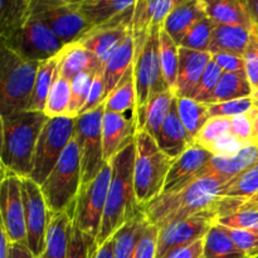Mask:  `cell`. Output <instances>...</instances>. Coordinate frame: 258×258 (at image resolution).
Returning a JSON list of instances; mask_svg holds the SVG:
<instances>
[{"label":"cell","instance_id":"31","mask_svg":"<svg viewBox=\"0 0 258 258\" xmlns=\"http://www.w3.org/2000/svg\"><path fill=\"white\" fill-rule=\"evenodd\" d=\"M204 258H247L236 246L223 226L216 223L204 237Z\"/></svg>","mask_w":258,"mask_h":258},{"label":"cell","instance_id":"30","mask_svg":"<svg viewBox=\"0 0 258 258\" xmlns=\"http://www.w3.org/2000/svg\"><path fill=\"white\" fill-rule=\"evenodd\" d=\"M258 161V146L247 145L232 158H217L212 159L208 169L213 173L218 174L222 178L231 180L234 176L243 173L246 169L256 164Z\"/></svg>","mask_w":258,"mask_h":258},{"label":"cell","instance_id":"5","mask_svg":"<svg viewBox=\"0 0 258 258\" xmlns=\"http://www.w3.org/2000/svg\"><path fill=\"white\" fill-rule=\"evenodd\" d=\"M135 144V193L138 203L144 208L163 193L174 159L166 155L146 131L136 133Z\"/></svg>","mask_w":258,"mask_h":258},{"label":"cell","instance_id":"22","mask_svg":"<svg viewBox=\"0 0 258 258\" xmlns=\"http://www.w3.org/2000/svg\"><path fill=\"white\" fill-rule=\"evenodd\" d=\"M73 219L68 212H49L44 252L38 258H66L72 233Z\"/></svg>","mask_w":258,"mask_h":258},{"label":"cell","instance_id":"15","mask_svg":"<svg viewBox=\"0 0 258 258\" xmlns=\"http://www.w3.org/2000/svg\"><path fill=\"white\" fill-rule=\"evenodd\" d=\"M0 212L2 227L7 232L10 242L27 244L22 178L5 168H3L0 188Z\"/></svg>","mask_w":258,"mask_h":258},{"label":"cell","instance_id":"7","mask_svg":"<svg viewBox=\"0 0 258 258\" xmlns=\"http://www.w3.org/2000/svg\"><path fill=\"white\" fill-rule=\"evenodd\" d=\"M76 117L60 116L47 121L40 133L33 159L30 179L42 185L75 136Z\"/></svg>","mask_w":258,"mask_h":258},{"label":"cell","instance_id":"20","mask_svg":"<svg viewBox=\"0 0 258 258\" xmlns=\"http://www.w3.org/2000/svg\"><path fill=\"white\" fill-rule=\"evenodd\" d=\"M102 64L97 55L81 43L75 42L64 45L58 54L57 71L62 77L72 82L80 73L96 72Z\"/></svg>","mask_w":258,"mask_h":258},{"label":"cell","instance_id":"25","mask_svg":"<svg viewBox=\"0 0 258 258\" xmlns=\"http://www.w3.org/2000/svg\"><path fill=\"white\" fill-rule=\"evenodd\" d=\"M252 32L241 27L217 24L212 35L209 53H226L237 57H243L247 49Z\"/></svg>","mask_w":258,"mask_h":258},{"label":"cell","instance_id":"10","mask_svg":"<svg viewBox=\"0 0 258 258\" xmlns=\"http://www.w3.org/2000/svg\"><path fill=\"white\" fill-rule=\"evenodd\" d=\"M105 103L91 112L76 117L75 138L80 146L82 185L92 181L105 165L102 145V120Z\"/></svg>","mask_w":258,"mask_h":258},{"label":"cell","instance_id":"41","mask_svg":"<svg viewBox=\"0 0 258 258\" xmlns=\"http://www.w3.org/2000/svg\"><path fill=\"white\" fill-rule=\"evenodd\" d=\"M216 25V23L206 15L191 27L179 47L198 52H209V45Z\"/></svg>","mask_w":258,"mask_h":258},{"label":"cell","instance_id":"11","mask_svg":"<svg viewBox=\"0 0 258 258\" xmlns=\"http://www.w3.org/2000/svg\"><path fill=\"white\" fill-rule=\"evenodd\" d=\"M81 2L68 0H33V15L52 29L64 45L77 42L91 27L80 9Z\"/></svg>","mask_w":258,"mask_h":258},{"label":"cell","instance_id":"54","mask_svg":"<svg viewBox=\"0 0 258 258\" xmlns=\"http://www.w3.org/2000/svg\"><path fill=\"white\" fill-rule=\"evenodd\" d=\"M183 0H159L158 8L155 10V14H154L153 23L151 25H155V27H164V23H165L168 15L178 7Z\"/></svg>","mask_w":258,"mask_h":258},{"label":"cell","instance_id":"32","mask_svg":"<svg viewBox=\"0 0 258 258\" xmlns=\"http://www.w3.org/2000/svg\"><path fill=\"white\" fill-rule=\"evenodd\" d=\"M159 0H138L133 15V35L135 43L134 63L141 54L151 32V23L158 8Z\"/></svg>","mask_w":258,"mask_h":258},{"label":"cell","instance_id":"55","mask_svg":"<svg viewBox=\"0 0 258 258\" xmlns=\"http://www.w3.org/2000/svg\"><path fill=\"white\" fill-rule=\"evenodd\" d=\"M87 258H115L112 237L108 241H106L103 244H101V246H98L96 242L91 243Z\"/></svg>","mask_w":258,"mask_h":258},{"label":"cell","instance_id":"9","mask_svg":"<svg viewBox=\"0 0 258 258\" xmlns=\"http://www.w3.org/2000/svg\"><path fill=\"white\" fill-rule=\"evenodd\" d=\"M163 27L151 25L144 49L134 63L136 87V117L143 113L151 95L169 90L160 66V32Z\"/></svg>","mask_w":258,"mask_h":258},{"label":"cell","instance_id":"26","mask_svg":"<svg viewBox=\"0 0 258 258\" xmlns=\"http://www.w3.org/2000/svg\"><path fill=\"white\" fill-rule=\"evenodd\" d=\"M174 98L175 95L171 91L151 95L143 113L138 117V131H146L156 139L164 121L168 117Z\"/></svg>","mask_w":258,"mask_h":258},{"label":"cell","instance_id":"36","mask_svg":"<svg viewBox=\"0 0 258 258\" xmlns=\"http://www.w3.org/2000/svg\"><path fill=\"white\" fill-rule=\"evenodd\" d=\"M258 194V161L228 181L222 191V198L246 203Z\"/></svg>","mask_w":258,"mask_h":258},{"label":"cell","instance_id":"28","mask_svg":"<svg viewBox=\"0 0 258 258\" xmlns=\"http://www.w3.org/2000/svg\"><path fill=\"white\" fill-rule=\"evenodd\" d=\"M33 15V0H0V42L12 38Z\"/></svg>","mask_w":258,"mask_h":258},{"label":"cell","instance_id":"1","mask_svg":"<svg viewBox=\"0 0 258 258\" xmlns=\"http://www.w3.org/2000/svg\"><path fill=\"white\" fill-rule=\"evenodd\" d=\"M228 181L207 168L203 175L179 190L161 193L143 211L149 222L158 228L206 212L217 213L222 191Z\"/></svg>","mask_w":258,"mask_h":258},{"label":"cell","instance_id":"63","mask_svg":"<svg viewBox=\"0 0 258 258\" xmlns=\"http://www.w3.org/2000/svg\"><path fill=\"white\" fill-rule=\"evenodd\" d=\"M256 258H258V257H256Z\"/></svg>","mask_w":258,"mask_h":258},{"label":"cell","instance_id":"49","mask_svg":"<svg viewBox=\"0 0 258 258\" xmlns=\"http://www.w3.org/2000/svg\"><path fill=\"white\" fill-rule=\"evenodd\" d=\"M244 146L247 145H244L236 136L229 133L214 141L211 146L207 148V150L217 158H232V156L237 155Z\"/></svg>","mask_w":258,"mask_h":258},{"label":"cell","instance_id":"48","mask_svg":"<svg viewBox=\"0 0 258 258\" xmlns=\"http://www.w3.org/2000/svg\"><path fill=\"white\" fill-rule=\"evenodd\" d=\"M246 63V73L248 77V82L251 85L252 91H258V33L252 32L247 49L243 55ZM252 93V95H253Z\"/></svg>","mask_w":258,"mask_h":258},{"label":"cell","instance_id":"4","mask_svg":"<svg viewBox=\"0 0 258 258\" xmlns=\"http://www.w3.org/2000/svg\"><path fill=\"white\" fill-rule=\"evenodd\" d=\"M39 66L0 44V115L29 111Z\"/></svg>","mask_w":258,"mask_h":258},{"label":"cell","instance_id":"56","mask_svg":"<svg viewBox=\"0 0 258 258\" xmlns=\"http://www.w3.org/2000/svg\"><path fill=\"white\" fill-rule=\"evenodd\" d=\"M203 247L204 239H202V241L196 242L191 246L175 251L166 258H202L203 257Z\"/></svg>","mask_w":258,"mask_h":258},{"label":"cell","instance_id":"62","mask_svg":"<svg viewBox=\"0 0 258 258\" xmlns=\"http://www.w3.org/2000/svg\"><path fill=\"white\" fill-rule=\"evenodd\" d=\"M202 258H204V257H202Z\"/></svg>","mask_w":258,"mask_h":258},{"label":"cell","instance_id":"52","mask_svg":"<svg viewBox=\"0 0 258 258\" xmlns=\"http://www.w3.org/2000/svg\"><path fill=\"white\" fill-rule=\"evenodd\" d=\"M159 228L150 224L144 233L133 258H156Z\"/></svg>","mask_w":258,"mask_h":258},{"label":"cell","instance_id":"38","mask_svg":"<svg viewBox=\"0 0 258 258\" xmlns=\"http://www.w3.org/2000/svg\"><path fill=\"white\" fill-rule=\"evenodd\" d=\"M160 66L163 77L169 90L175 95L176 80L179 71V45L170 38V35L161 29L160 32Z\"/></svg>","mask_w":258,"mask_h":258},{"label":"cell","instance_id":"60","mask_svg":"<svg viewBox=\"0 0 258 258\" xmlns=\"http://www.w3.org/2000/svg\"><path fill=\"white\" fill-rule=\"evenodd\" d=\"M252 98H253V105H254V107L258 108V91H257V92H254L253 95H252Z\"/></svg>","mask_w":258,"mask_h":258},{"label":"cell","instance_id":"53","mask_svg":"<svg viewBox=\"0 0 258 258\" xmlns=\"http://www.w3.org/2000/svg\"><path fill=\"white\" fill-rule=\"evenodd\" d=\"M212 59L221 67L223 72L233 73L246 71V63H244L243 57L226 54V53H217V54H212Z\"/></svg>","mask_w":258,"mask_h":258},{"label":"cell","instance_id":"37","mask_svg":"<svg viewBox=\"0 0 258 258\" xmlns=\"http://www.w3.org/2000/svg\"><path fill=\"white\" fill-rule=\"evenodd\" d=\"M57 67L58 55L48 60H44V62H40L37 78H35L34 91H33L32 100H30L29 111L44 112L48 95H49V91L52 88L53 81H54L55 77V72H57Z\"/></svg>","mask_w":258,"mask_h":258},{"label":"cell","instance_id":"39","mask_svg":"<svg viewBox=\"0 0 258 258\" xmlns=\"http://www.w3.org/2000/svg\"><path fill=\"white\" fill-rule=\"evenodd\" d=\"M71 90H72V82L62 77L57 71L44 110V113L48 117L67 116L68 108H70Z\"/></svg>","mask_w":258,"mask_h":258},{"label":"cell","instance_id":"51","mask_svg":"<svg viewBox=\"0 0 258 258\" xmlns=\"http://www.w3.org/2000/svg\"><path fill=\"white\" fill-rule=\"evenodd\" d=\"M93 242H96L95 239L83 234L81 229L73 223L70 246H68L67 257L66 258H87L88 249H90L91 243H93Z\"/></svg>","mask_w":258,"mask_h":258},{"label":"cell","instance_id":"44","mask_svg":"<svg viewBox=\"0 0 258 258\" xmlns=\"http://www.w3.org/2000/svg\"><path fill=\"white\" fill-rule=\"evenodd\" d=\"M231 133V118L229 117H211L203 126L201 133L194 140V144L207 149L223 135Z\"/></svg>","mask_w":258,"mask_h":258},{"label":"cell","instance_id":"2","mask_svg":"<svg viewBox=\"0 0 258 258\" xmlns=\"http://www.w3.org/2000/svg\"><path fill=\"white\" fill-rule=\"evenodd\" d=\"M135 154L136 144L134 139L110 160L112 166V178L100 233L96 239L98 246L108 241L126 222L143 211V207L138 203L135 193Z\"/></svg>","mask_w":258,"mask_h":258},{"label":"cell","instance_id":"12","mask_svg":"<svg viewBox=\"0 0 258 258\" xmlns=\"http://www.w3.org/2000/svg\"><path fill=\"white\" fill-rule=\"evenodd\" d=\"M0 44L9 47L20 57L35 62H44L57 57L64 48L62 40L52 29L34 15H32L22 29L5 42H0Z\"/></svg>","mask_w":258,"mask_h":258},{"label":"cell","instance_id":"18","mask_svg":"<svg viewBox=\"0 0 258 258\" xmlns=\"http://www.w3.org/2000/svg\"><path fill=\"white\" fill-rule=\"evenodd\" d=\"M211 60L212 54L209 52H198L179 47V71L175 97H191Z\"/></svg>","mask_w":258,"mask_h":258},{"label":"cell","instance_id":"21","mask_svg":"<svg viewBox=\"0 0 258 258\" xmlns=\"http://www.w3.org/2000/svg\"><path fill=\"white\" fill-rule=\"evenodd\" d=\"M206 15L203 0H183L168 15L163 29L170 35L176 44L180 45L181 40L191 27Z\"/></svg>","mask_w":258,"mask_h":258},{"label":"cell","instance_id":"23","mask_svg":"<svg viewBox=\"0 0 258 258\" xmlns=\"http://www.w3.org/2000/svg\"><path fill=\"white\" fill-rule=\"evenodd\" d=\"M204 3L207 17L216 24L241 27L252 32L253 24L249 18L244 2L241 0H212Z\"/></svg>","mask_w":258,"mask_h":258},{"label":"cell","instance_id":"27","mask_svg":"<svg viewBox=\"0 0 258 258\" xmlns=\"http://www.w3.org/2000/svg\"><path fill=\"white\" fill-rule=\"evenodd\" d=\"M134 57H135V43H134L133 27H131L127 37L121 43L120 47L113 52V54L105 64L106 98L115 90L125 73L133 67Z\"/></svg>","mask_w":258,"mask_h":258},{"label":"cell","instance_id":"14","mask_svg":"<svg viewBox=\"0 0 258 258\" xmlns=\"http://www.w3.org/2000/svg\"><path fill=\"white\" fill-rule=\"evenodd\" d=\"M22 193L27 228V246L33 256L38 258L45 248L49 209L40 185L30 178H22Z\"/></svg>","mask_w":258,"mask_h":258},{"label":"cell","instance_id":"42","mask_svg":"<svg viewBox=\"0 0 258 258\" xmlns=\"http://www.w3.org/2000/svg\"><path fill=\"white\" fill-rule=\"evenodd\" d=\"M223 73L224 72L221 70V67L212 59L207 66L206 71H204L203 76H202L201 81H199L198 86L194 90L190 98L198 101V102L206 103V105L211 103L217 86H218Z\"/></svg>","mask_w":258,"mask_h":258},{"label":"cell","instance_id":"8","mask_svg":"<svg viewBox=\"0 0 258 258\" xmlns=\"http://www.w3.org/2000/svg\"><path fill=\"white\" fill-rule=\"evenodd\" d=\"M112 178L111 161H106L98 175L90 183L81 186L75 204L73 223L83 234L97 239L107 203L108 189Z\"/></svg>","mask_w":258,"mask_h":258},{"label":"cell","instance_id":"46","mask_svg":"<svg viewBox=\"0 0 258 258\" xmlns=\"http://www.w3.org/2000/svg\"><path fill=\"white\" fill-rule=\"evenodd\" d=\"M105 101H106L105 64H102L97 71H96L95 77H93L92 86H91L90 95H88V98H87V102H86V105L83 106L80 115L96 110V108L100 107L101 105H103Z\"/></svg>","mask_w":258,"mask_h":258},{"label":"cell","instance_id":"6","mask_svg":"<svg viewBox=\"0 0 258 258\" xmlns=\"http://www.w3.org/2000/svg\"><path fill=\"white\" fill-rule=\"evenodd\" d=\"M82 186L81 153L77 140L73 136L67 149L60 156L55 168L40 185L49 212H67L77 199Z\"/></svg>","mask_w":258,"mask_h":258},{"label":"cell","instance_id":"57","mask_svg":"<svg viewBox=\"0 0 258 258\" xmlns=\"http://www.w3.org/2000/svg\"><path fill=\"white\" fill-rule=\"evenodd\" d=\"M9 258H35L27 244L10 243Z\"/></svg>","mask_w":258,"mask_h":258},{"label":"cell","instance_id":"59","mask_svg":"<svg viewBox=\"0 0 258 258\" xmlns=\"http://www.w3.org/2000/svg\"><path fill=\"white\" fill-rule=\"evenodd\" d=\"M253 122V145L258 146V108L254 107L253 110L249 111Z\"/></svg>","mask_w":258,"mask_h":258},{"label":"cell","instance_id":"45","mask_svg":"<svg viewBox=\"0 0 258 258\" xmlns=\"http://www.w3.org/2000/svg\"><path fill=\"white\" fill-rule=\"evenodd\" d=\"M253 98L244 97L238 100L227 101V102L208 103V111L211 117H234V116L248 113L253 110Z\"/></svg>","mask_w":258,"mask_h":258},{"label":"cell","instance_id":"61","mask_svg":"<svg viewBox=\"0 0 258 258\" xmlns=\"http://www.w3.org/2000/svg\"><path fill=\"white\" fill-rule=\"evenodd\" d=\"M249 201L254 202V203H258V194H257L256 197H253V198H252V199H249Z\"/></svg>","mask_w":258,"mask_h":258},{"label":"cell","instance_id":"19","mask_svg":"<svg viewBox=\"0 0 258 258\" xmlns=\"http://www.w3.org/2000/svg\"><path fill=\"white\" fill-rule=\"evenodd\" d=\"M155 140L158 143L159 148L166 155L173 159L180 156L184 151H186L191 145H194L193 140L190 139L188 131L184 127L183 122L179 117L176 97L173 100L168 117L164 121Z\"/></svg>","mask_w":258,"mask_h":258},{"label":"cell","instance_id":"24","mask_svg":"<svg viewBox=\"0 0 258 258\" xmlns=\"http://www.w3.org/2000/svg\"><path fill=\"white\" fill-rule=\"evenodd\" d=\"M150 224L144 211H140L130 221L126 222L112 236L115 258H133L144 233Z\"/></svg>","mask_w":258,"mask_h":258},{"label":"cell","instance_id":"17","mask_svg":"<svg viewBox=\"0 0 258 258\" xmlns=\"http://www.w3.org/2000/svg\"><path fill=\"white\" fill-rule=\"evenodd\" d=\"M138 133L136 112L131 117L125 113H115L105 111L102 120V145L105 161H110L120 153Z\"/></svg>","mask_w":258,"mask_h":258},{"label":"cell","instance_id":"16","mask_svg":"<svg viewBox=\"0 0 258 258\" xmlns=\"http://www.w3.org/2000/svg\"><path fill=\"white\" fill-rule=\"evenodd\" d=\"M213 158V154L209 153L207 149L197 144L191 145L180 156L174 159L170 171L166 176L163 193L179 190L203 175Z\"/></svg>","mask_w":258,"mask_h":258},{"label":"cell","instance_id":"50","mask_svg":"<svg viewBox=\"0 0 258 258\" xmlns=\"http://www.w3.org/2000/svg\"><path fill=\"white\" fill-rule=\"evenodd\" d=\"M231 134L244 145H253V122L251 113L231 117Z\"/></svg>","mask_w":258,"mask_h":258},{"label":"cell","instance_id":"29","mask_svg":"<svg viewBox=\"0 0 258 258\" xmlns=\"http://www.w3.org/2000/svg\"><path fill=\"white\" fill-rule=\"evenodd\" d=\"M136 2L123 0H83L80 3V9L86 22L92 28L106 24L122 14L127 8L133 7Z\"/></svg>","mask_w":258,"mask_h":258},{"label":"cell","instance_id":"34","mask_svg":"<svg viewBox=\"0 0 258 258\" xmlns=\"http://www.w3.org/2000/svg\"><path fill=\"white\" fill-rule=\"evenodd\" d=\"M253 91L248 82L246 71L241 72H224L216 88L211 103L227 102L238 98L251 97Z\"/></svg>","mask_w":258,"mask_h":258},{"label":"cell","instance_id":"13","mask_svg":"<svg viewBox=\"0 0 258 258\" xmlns=\"http://www.w3.org/2000/svg\"><path fill=\"white\" fill-rule=\"evenodd\" d=\"M217 221L216 212H206L159 228L156 258H166L175 251L204 239Z\"/></svg>","mask_w":258,"mask_h":258},{"label":"cell","instance_id":"3","mask_svg":"<svg viewBox=\"0 0 258 258\" xmlns=\"http://www.w3.org/2000/svg\"><path fill=\"white\" fill-rule=\"evenodd\" d=\"M49 120L44 112L2 116V166L20 178H30L33 159L40 133Z\"/></svg>","mask_w":258,"mask_h":258},{"label":"cell","instance_id":"35","mask_svg":"<svg viewBox=\"0 0 258 258\" xmlns=\"http://www.w3.org/2000/svg\"><path fill=\"white\" fill-rule=\"evenodd\" d=\"M176 105H178L179 117L194 143L203 126L211 118L208 105L198 102L190 97H176Z\"/></svg>","mask_w":258,"mask_h":258},{"label":"cell","instance_id":"43","mask_svg":"<svg viewBox=\"0 0 258 258\" xmlns=\"http://www.w3.org/2000/svg\"><path fill=\"white\" fill-rule=\"evenodd\" d=\"M96 72H83L80 73L72 81V90H71L70 108H68V117H77L80 116L83 106L87 102L90 95L91 86H92L93 77Z\"/></svg>","mask_w":258,"mask_h":258},{"label":"cell","instance_id":"40","mask_svg":"<svg viewBox=\"0 0 258 258\" xmlns=\"http://www.w3.org/2000/svg\"><path fill=\"white\" fill-rule=\"evenodd\" d=\"M217 223L227 228L246 229L258 233V203L246 202L232 214L219 218Z\"/></svg>","mask_w":258,"mask_h":258},{"label":"cell","instance_id":"58","mask_svg":"<svg viewBox=\"0 0 258 258\" xmlns=\"http://www.w3.org/2000/svg\"><path fill=\"white\" fill-rule=\"evenodd\" d=\"M244 5H246L247 12H248L252 24H253L252 32L258 33V0H244Z\"/></svg>","mask_w":258,"mask_h":258},{"label":"cell","instance_id":"33","mask_svg":"<svg viewBox=\"0 0 258 258\" xmlns=\"http://www.w3.org/2000/svg\"><path fill=\"white\" fill-rule=\"evenodd\" d=\"M136 111V87L134 66L125 73L115 90L105 101V111L115 113H126Z\"/></svg>","mask_w":258,"mask_h":258},{"label":"cell","instance_id":"47","mask_svg":"<svg viewBox=\"0 0 258 258\" xmlns=\"http://www.w3.org/2000/svg\"><path fill=\"white\" fill-rule=\"evenodd\" d=\"M228 236L247 258L258 257V233L246 229H232L224 227Z\"/></svg>","mask_w":258,"mask_h":258}]
</instances>
